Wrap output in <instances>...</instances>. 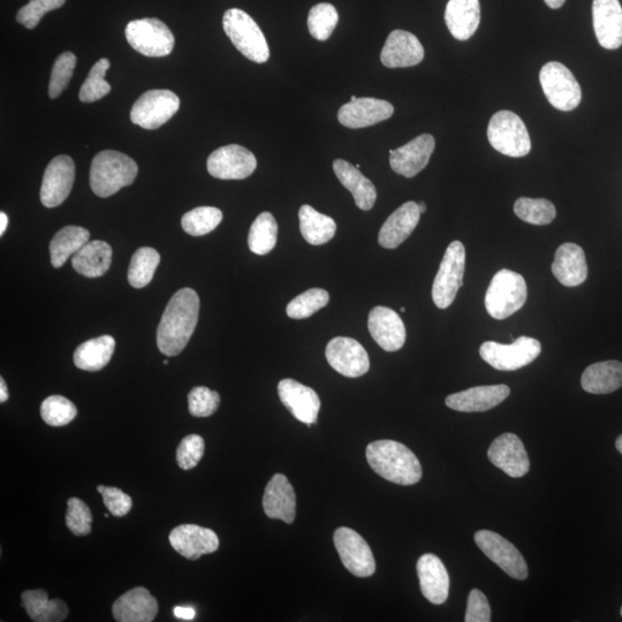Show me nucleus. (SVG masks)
<instances>
[{
	"label": "nucleus",
	"instance_id": "f257e3e1",
	"mask_svg": "<svg viewBox=\"0 0 622 622\" xmlns=\"http://www.w3.org/2000/svg\"><path fill=\"white\" fill-rule=\"evenodd\" d=\"M200 298L192 288L173 295L157 330V346L162 354L179 355L185 350L199 322Z\"/></svg>",
	"mask_w": 622,
	"mask_h": 622
},
{
	"label": "nucleus",
	"instance_id": "f03ea898",
	"mask_svg": "<svg viewBox=\"0 0 622 622\" xmlns=\"http://www.w3.org/2000/svg\"><path fill=\"white\" fill-rule=\"evenodd\" d=\"M367 460L374 472L384 480L413 485L422 479V467L416 455L404 444L377 441L367 447Z\"/></svg>",
	"mask_w": 622,
	"mask_h": 622
},
{
	"label": "nucleus",
	"instance_id": "7ed1b4c3",
	"mask_svg": "<svg viewBox=\"0 0 622 622\" xmlns=\"http://www.w3.org/2000/svg\"><path fill=\"white\" fill-rule=\"evenodd\" d=\"M138 172V164L130 156L104 150L91 163L90 187L97 196L110 197L121 188L132 185Z\"/></svg>",
	"mask_w": 622,
	"mask_h": 622
},
{
	"label": "nucleus",
	"instance_id": "20e7f679",
	"mask_svg": "<svg viewBox=\"0 0 622 622\" xmlns=\"http://www.w3.org/2000/svg\"><path fill=\"white\" fill-rule=\"evenodd\" d=\"M527 301V284L518 272L503 269L493 276L487 294L485 308L495 320L503 321L517 313Z\"/></svg>",
	"mask_w": 622,
	"mask_h": 622
},
{
	"label": "nucleus",
	"instance_id": "39448f33",
	"mask_svg": "<svg viewBox=\"0 0 622 622\" xmlns=\"http://www.w3.org/2000/svg\"><path fill=\"white\" fill-rule=\"evenodd\" d=\"M223 27L227 36L242 55L257 64L267 63L270 49L259 25L245 11H226Z\"/></svg>",
	"mask_w": 622,
	"mask_h": 622
},
{
	"label": "nucleus",
	"instance_id": "423d86ee",
	"mask_svg": "<svg viewBox=\"0 0 622 622\" xmlns=\"http://www.w3.org/2000/svg\"><path fill=\"white\" fill-rule=\"evenodd\" d=\"M488 139L493 149L508 157H525L532 141L525 123L511 111H499L490 120Z\"/></svg>",
	"mask_w": 622,
	"mask_h": 622
},
{
	"label": "nucleus",
	"instance_id": "0eeeda50",
	"mask_svg": "<svg viewBox=\"0 0 622 622\" xmlns=\"http://www.w3.org/2000/svg\"><path fill=\"white\" fill-rule=\"evenodd\" d=\"M466 268V249L460 241L447 247L432 286V300L439 309L449 308L457 298Z\"/></svg>",
	"mask_w": 622,
	"mask_h": 622
},
{
	"label": "nucleus",
	"instance_id": "6e6552de",
	"mask_svg": "<svg viewBox=\"0 0 622 622\" xmlns=\"http://www.w3.org/2000/svg\"><path fill=\"white\" fill-rule=\"evenodd\" d=\"M542 352L540 341L530 337H520L511 345L487 341L480 348L481 358L492 368L500 371L519 370L534 362Z\"/></svg>",
	"mask_w": 622,
	"mask_h": 622
},
{
	"label": "nucleus",
	"instance_id": "1a4fd4ad",
	"mask_svg": "<svg viewBox=\"0 0 622 622\" xmlns=\"http://www.w3.org/2000/svg\"><path fill=\"white\" fill-rule=\"evenodd\" d=\"M541 86L549 103L560 111H572L581 103L582 91L578 80L568 68L558 62L543 66Z\"/></svg>",
	"mask_w": 622,
	"mask_h": 622
},
{
	"label": "nucleus",
	"instance_id": "9d476101",
	"mask_svg": "<svg viewBox=\"0 0 622 622\" xmlns=\"http://www.w3.org/2000/svg\"><path fill=\"white\" fill-rule=\"evenodd\" d=\"M125 34L131 47L146 57H166L174 48L171 30L164 22L155 18L131 21Z\"/></svg>",
	"mask_w": 622,
	"mask_h": 622
},
{
	"label": "nucleus",
	"instance_id": "9b49d317",
	"mask_svg": "<svg viewBox=\"0 0 622 622\" xmlns=\"http://www.w3.org/2000/svg\"><path fill=\"white\" fill-rule=\"evenodd\" d=\"M180 98L171 90L156 89L144 93L133 105L131 120L144 130H157L176 115Z\"/></svg>",
	"mask_w": 622,
	"mask_h": 622
},
{
	"label": "nucleus",
	"instance_id": "f8f14e48",
	"mask_svg": "<svg viewBox=\"0 0 622 622\" xmlns=\"http://www.w3.org/2000/svg\"><path fill=\"white\" fill-rule=\"evenodd\" d=\"M338 555L348 572L358 578H369L375 574L376 563L369 544L355 530L338 528L333 535Z\"/></svg>",
	"mask_w": 622,
	"mask_h": 622
},
{
	"label": "nucleus",
	"instance_id": "ddd939ff",
	"mask_svg": "<svg viewBox=\"0 0 622 622\" xmlns=\"http://www.w3.org/2000/svg\"><path fill=\"white\" fill-rule=\"evenodd\" d=\"M475 542L493 563L513 579L526 580L528 566L525 558L515 546L504 537L490 530H480L475 534Z\"/></svg>",
	"mask_w": 622,
	"mask_h": 622
},
{
	"label": "nucleus",
	"instance_id": "4468645a",
	"mask_svg": "<svg viewBox=\"0 0 622 622\" xmlns=\"http://www.w3.org/2000/svg\"><path fill=\"white\" fill-rule=\"evenodd\" d=\"M212 177L222 180H242L254 173L257 168L256 157L239 144H230L212 153L207 162Z\"/></svg>",
	"mask_w": 622,
	"mask_h": 622
},
{
	"label": "nucleus",
	"instance_id": "2eb2a0df",
	"mask_svg": "<svg viewBox=\"0 0 622 622\" xmlns=\"http://www.w3.org/2000/svg\"><path fill=\"white\" fill-rule=\"evenodd\" d=\"M326 360L340 375L358 378L370 368L369 355L359 341L352 338H333L326 346Z\"/></svg>",
	"mask_w": 622,
	"mask_h": 622
},
{
	"label": "nucleus",
	"instance_id": "dca6fc26",
	"mask_svg": "<svg viewBox=\"0 0 622 622\" xmlns=\"http://www.w3.org/2000/svg\"><path fill=\"white\" fill-rule=\"evenodd\" d=\"M75 179V164L70 156L53 158L45 169L41 187V202L44 207L56 208L71 194Z\"/></svg>",
	"mask_w": 622,
	"mask_h": 622
},
{
	"label": "nucleus",
	"instance_id": "f3484780",
	"mask_svg": "<svg viewBox=\"0 0 622 622\" xmlns=\"http://www.w3.org/2000/svg\"><path fill=\"white\" fill-rule=\"evenodd\" d=\"M278 394L280 401L295 419L307 424L308 427L317 422L321 400L315 390L287 378L278 384Z\"/></svg>",
	"mask_w": 622,
	"mask_h": 622
},
{
	"label": "nucleus",
	"instance_id": "a211bd4d",
	"mask_svg": "<svg viewBox=\"0 0 622 622\" xmlns=\"http://www.w3.org/2000/svg\"><path fill=\"white\" fill-rule=\"evenodd\" d=\"M436 141L430 134L417 136L396 150H390V165L394 172L405 178H413L427 168Z\"/></svg>",
	"mask_w": 622,
	"mask_h": 622
},
{
	"label": "nucleus",
	"instance_id": "6ab92c4d",
	"mask_svg": "<svg viewBox=\"0 0 622 622\" xmlns=\"http://www.w3.org/2000/svg\"><path fill=\"white\" fill-rule=\"evenodd\" d=\"M488 457L493 465L513 479H519L529 472L530 461L525 445L517 435L510 432L493 441Z\"/></svg>",
	"mask_w": 622,
	"mask_h": 622
},
{
	"label": "nucleus",
	"instance_id": "aec40b11",
	"mask_svg": "<svg viewBox=\"0 0 622 622\" xmlns=\"http://www.w3.org/2000/svg\"><path fill=\"white\" fill-rule=\"evenodd\" d=\"M393 105L384 100L377 98H356L341 106L338 112L339 123L352 130L370 127L384 120H388L393 116Z\"/></svg>",
	"mask_w": 622,
	"mask_h": 622
},
{
	"label": "nucleus",
	"instance_id": "412c9836",
	"mask_svg": "<svg viewBox=\"0 0 622 622\" xmlns=\"http://www.w3.org/2000/svg\"><path fill=\"white\" fill-rule=\"evenodd\" d=\"M368 329L371 337L386 352H397L406 343V328L401 317L388 307H375L370 311Z\"/></svg>",
	"mask_w": 622,
	"mask_h": 622
},
{
	"label": "nucleus",
	"instance_id": "4be33fe9",
	"mask_svg": "<svg viewBox=\"0 0 622 622\" xmlns=\"http://www.w3.org/2000/svg\"><path fill=\"white\" fill-rule=\"evenodd\" d=\"M172 548L189 560L210 555L219 548V538L214 530L197 525H181L169 536Z\"/></svg>",
	"mask_w": 622,
	"mask_h": 622
},
{
	"label": "nucleus",
	"instance_id": "5701e85b",
	"mask_svg": "<svg viewBox=\"0 0 622 622\" xmlns=\"http://www.w3.org/2000/svg\"><path fill=\"white\" fill-rule=\"evenodd\" d=\"M507 385L476 386V388L451 394L446 406L462 413L487 412L497 407L510 396Z\"/></svg>",
	"mask_w": 622,
	"mask_h": 622
},
{
	"label": "nucleus",
	"instance_id": "b1692460",
	"mask_svg": "<svg viewBox=\"0 0 622 622\" xmlns=\"http://www.w3.org/2000/svg\"><path fill=\"white\" fill-rule=\"evenodd\" d=\"M594 29L604 49L617 50L622 45V7L619 0H594Z\"/></svg>",
	"mask_w": 622,
	"mask_h": 622
},
{
	"label": "nucleus",
	"instance_id": "393cba45",
	"mask_svg": "<svg viewBox=\"0 0 622 622\" xmlns=\"http://www.w3.org/2000/svg\"><path fill=\"white\" fill-rule=\"evenodd\" d=\"M423 58V45L415 35L405 30H393L381 53V62L388 68L413 67L419 65Z\"/></svg>",
	"mask_w": 622,
	"mask_h": 622
},
{
	"label": "nucleus",
	"instance_id": "a878e982",
	"mask_svg": "<svg viewBox=\"0 0 622 622\" xmlns=\"http://www.w3.org/2000/svg\"><path fill=\"white\" fill-rule=\"evenodd\" d=\"M263 508L270 519L293 523L297 515V496L290 481L283 474L272 477L265 488Z\"/></svg>",
	"mask_w": 622,
	"mask_h": 622
},
{
	"label": "nucleus",
	"instance_id": "bb28decb",
	"mask_svg": "<svg viewBox=\"0 0 622 622\" xmlns=\"http://www.w3.org/2000/svg\"><path fill=\"white\" fill-rule=\"evenodd\" d=\"M416 570L423 596L432 604H444L450 594V576L443 561L427 553L417 561Z\"/></svg>",
	"mask_w": 622,
	"mask_h": 622
},
{
	"label": "nucleus",
	"instance_id": "cd10ccee",
	"mask_svg": "<svg viewBox=\"0 0 622 622\" xmlns=\"http://www.w3.org/2000/svg\"><path fill=\"white\" fill-rule=\"evenodd\" d=\"M419 203L414 201L402 204L386 219L378 234V244L386 249H396L405 242L420 222Z\"/></svg>",
	"mask_w": 622,
	"mask_h": 622
},
{
	"label": "nucleus",
	"instance_id": "c85d7f7f",
	"mask_svg": "<svg viewBox=\"0 0 622 622\" xmlns=\"http://www.w3.org/2000/svg\"><path fill=\"white\" fill-rule=\"evenodd\" d=\"M157 612V599L143 587L127 591L112 606L113 617L119 622H151Z\"/></svg>",
	"mask_w": 622,
	"mask_h": 622
},
{
	"label": "nucleus",
	"instance_id": "c756f323",
	"mask_svg": "<svg viewBox=\"0 0 622 622\" xmlns=\"http://www.w3.org/2000/svg\"><path fill=\"white\" fill-rule=\"evenodd\" d=\"M552 272L558 282L566 287H575L586 282L588 264L584 250L571 242L561 245L552 263Z\"/></svg>",
	"mask_w": 622,
	"mask_h": 622
},
{
	"label": "nucleus",
	"instance_id": "7c9ffc66",
	"mask_svg": "<svg viewBox=\"0 0 622 622\" xmlns=\"http://www.w3.org/2000/svg\"><path fill=\"white\" fill-rule=\"evenodd\" d=\"M480 21V0H449L447 3L445 22L455 40H469L479 29Z\"/></svg>",
	"mask_w": 622,
	"mask_h": 622
},
{
	"label": "nucleus",
	"instance_id": "2f4dec72",
	"mask_svg": "<svg viewBox=\"0 0 622 622\" xmlns=\"http://www.w3.org/2000/svg\"><path fill=\"white\" fill-rule=\"evenodd\" d=\"M333 171L341 185L352 193L356 206L363 211L373 209L377 200V191L373 182L364 177L356 166L344 159H336L333 162Z\"/></svg>",
	"mask_w": 622,
	"mask_h": 622
},
{
	"label": "nucleus",
	"instance_id": "473e14b6",
	"mask_svg": "<svg viewBox=\"0 0 622 622\" xmlns=\"http://www.w3.org/2000/svg\"><path fill=\"white\" fill-rule=\"evenodd\" d=\"M112 262V247L104 241L94 240L83 246L72 257V265L79 275L97 278L109 271Z\"/></svg>",
	"mask_w": 622,
	"mask_h": 622
},
{
	"label": "nucleus",
	"instance_id": "72a5a7b5",
	"mask_svg": "<svg viewBox=\"0 0 622 622\" xmlns=\"http://www.w3.org/2000/svg\"><path fill=\"white\" fill-rule=\"evenodd\" d=\"M584 391L609 394L622 388V362L604 361L591 364L581 378Z\"/></svg>",
	"mask_w": 622,
	"mask_h": 622
},
{
	"label": "nucleus",
	"instance_id": "f704fd0d",
	"mask_svg": "<svg viewBox=\"0 0 622 622\" xmlns=\"http://www.w3.org/2000/svg\"><path fill=\"white\" fill-rule=\"evenodd\" d=\"M22 606L30 619L36 622H60L68 616V608L62 599H50L47 591L27 590L21 595Z\"/></svg>",
	"mask_w": 622,
	"mask_h": 622
},
{
	"label": "nucleus",
	"instance_id": "c9c22d12",
	"mask_svg": "<svg viewBox=\"0 0 622 622\" xmlns=\"http://www.w3.org/2000/svg\"><path fill=\"white\" fill-rule=\"evenodd\" d=\"M302 237L313 246L328 244L335 237L337 224L329 216L321 214L313 207L302 206L299 210Z\"/></svg>",
	"mask_w": 622,
	"mask_h": 622
},
{
	"label": "nucleus",
	"instance_id": "e433bc0d",
	"mask_svg": "<svg viewBox=\"0 0 622 622\" xmlns=\"http://www.w3.org/2000/svg\"><path fill=\"white\" fill-rule=\"evenodd\" d=\"M116 350V340L102 336L81 344L74 353V363L81 370L98 371L108 366Z\"/></svg>",
	"mask_w": 622,
	"mask_h": 622
},
{
	"label": "nucleus",
	"instance_id": "4c0bfd02",
	"mask_svg": "<svg viewBox=\"0 0 622 622\" xmlns=\"http://www.w3.org/2000/svg\"><path fill=\"white\" fill-rule=\"evenodd\" d=\"M90 233L80 226H66L57 232L51 240V264L55 268H62L71 256L88 244Z\"/></svg>",
	"mask_w": 622,
	"mask_h": 622
},
{
	"label": "nucleus",
	"instance_id": "58836bf2",
	"mask_svg": "<svg viewBox=\"0 0 622 622\" xmlns=\"http://www.w3.org/2000/svg\"><path fill=\"white\" fill-rule=\"evenodd\" d=\"M278 224L270 212H262L255 219L248 234L249 249L256 255H267L277 245Z\"/></svg>",
	"mask_w": 622,
	"mask_h": 622
},
{
	"label": "nucleus",
	"instance_id": "ea45409f",
	"mask_svg": "<svg viewBox=\"0 0 622 622\" xmlns=\"http://www.w3.org/2000/svg\"><path fill=\"white\" fill-rule=\"evenodd\" d=\"M161 256L154 248L142 247L134 253L128 269V283L134 288H143L153 280Z\"/></svg>",
	"mask_w": 622,
	"mask_h": 622
},
{
	"label": "nucleus",
	"instance_id": "a19ab883",
	"mask_svg": "<svg viewBox=\"0 0 622 622\" xmlns=\"http://www.w3.org/2000/svg\"><path fill=\"white\" fill-rule=\"evenodd\" d=\"M223 221V212L214 207L195 208L181 219L182 229L192 237H203L215 231Z\"/></svg>",
	"mask_w": 622,
	"mask_h": 622
},
{
	"label": "nucleus",
	"instance_id": "79ce46f5",
	"mask_svg": "<svg viewBox=\"0 0 622 622\" xmlns=\"http://www.w3.org/2000/svg\"><path fill=\"white\" fill-rule=\"evenodd\" d=\"M514 212L521 221L533 225H548L556 218V207L545 199L521 197L514 204Z\"/></svg>",
	"mask_w": 622,
	"mask_h": 622
},
{
	"label": "nucleus",
	"instance_id": "37998d69",
	"mask_svg": "<svg viewBox=\"0 0 622 622\" xmlns=\"http://www.w3.org/2000/svg\"><path fill=\"white\" fill-rule=\"evenodd\" d=\"M339 22L336 7L328 4H317L308 15V29L315 40L324 42L330 39Z\"/></svg>",
	"mask_w": 622,
	"mask_h": 622
},
{
	"label": "nucleus",
	"instance_id": "c03bdc74",
	"mask_svg": "<svg viewBox=\"0 0 622 622\" xmlns=\"http://www.w3.org/2000/svg\"><path fill=\"white\" fill-rule=\"evenodd\" d=\"M329 301L328 292L322 288H310L288 303L286 313L292 320H305V318L313 316L317 311L328 306Z\"/></svg>",
	"mask_w": 622,
	"mask_h": 622
},
{
	"label": "nucleus",
	"instance_id": "a18cd8bd",
	"mask_svg": "<svg viewBox=\"0 0 622 622\" xmlns=\"http://www.w3.org/2000/svg\"><path fill=\"white\" fill-rule=\"evenodd\" d=\"M110 68L108 59H101L91 68L88 78L80 90V101L83 103H94L102 100L111 91V86L105 81V74Z\"/></svg>",
	"mask_w": 622,
	"mask_h": 622
},
{
	"label": "nucleus",
	"instance_id": "49530a36",
	"mask_svg": "<svg viewBox=\"0 0 622 622\" xmlns=\"http://www.w3.org/2000/svg\"><path fill=\"white\" fill-rule=\"evenodd\" d=\"M41 415L49 426L64 427L77 417L78 409L63 396H51L42 402Z\"/></svg>",
	"mask_w": 622,
	"mask_h": 622
},
{
	"label": "nucleus",
	"instance_id": "de8ad7c7",
	"mask_svg": "<svg viewBox=\"0 0 622 622\" xmlns=\"http://www.w3.org/2000/svg\"><path fill=\"white\" fill-rule=\"evenodd\" d=\"M75 66H77V56L71 51H66L57 58L51 72L50 98H57L63 94L73 77Z\"/></svg>",
	"mask_w": 622,
	"mask_h": 622
},
{
	"label": "nucleus",
	"instance_id": "09e8293b",
	"mask_svg": "<svg viewBox=\"0 0 622 622\" xmlns=\"http://www.w3.org/2000/svg\"><path fill=\"white\" fill-rule=\"evenodd\" d=\"M66 526L75 536H87L91 532L93 515L90 508L79 498L67 502Z\"/></svg>",
	"mask_w": 622,
	"mask_h": 622
},
{
	"label": "nucleus",
	"instance_id": "8fccbe9b",
	"mask_svg": "<svg viewBox=\"0 0 622 622\" xmlns=\"http://www.w3.org/2000/svg\"><path fill=\"white\" fill-rule=\"evenodd\" d=\"M221 404L218 392L212 391L206 386H197L188 394V409L195 417H208L214 415Z\"/></svg>",
	"mask_w": 622,
	"mask_h": 622
},
{
	"label": "nucleus",
	"instance_id": "3c124183",
	"mask_svg": "<svg viewBox=\"0 0 622 622\" xmlns=\"http://www.w3.org/2000/svg\"><path fill=\"white\" fill-rule=\"evenodd\" d=\"M66 0H30L17 14V21L28 29L40 24L45 14L60 9Z\"/></svg>",
	"mask_w": 622,
	"mask_h": 622
},
{
	"label": "nucleus",
	"instance_id": "603ef678",
	"mask_svg": "<svg viewBox=\"0 0 622 622\" xmlns=\"http://www.w3.org/2000/svg\"><path fill=\"white\" fill-rule=\"evenodd\" d=\"M204 439L199 435H189L182 439L178 451L177 462L181 469L189 470L199 465L204 454Z\"/></svg>",
	"mask_w": 622,
	"mask_h": 622
},
{
	"label": "nucleus",
	"instance_id": "864d4df0",
	"mask_svg": "<svg viewBox=\"0 0 622 622\" xmlns=\"http://www.w3.org/2000/svg\"><path fill=\"white\" fill-rule=\"evenodd\" d=\"M97 491L101 493L104 505L115 517H125L132 510L133 500L124 491L118 488L104 487V485H98Z\"/></svg>",
	"mask_w": 622,
	"mask_h": 622
},
{
	"label": "nucleus",
	"instance_id": "5fc2aeb1",
	"mask_svg": "<svg viewBox=\"0 0 622 622\" xmlns=\"http://www.w3.org/2000/svg\"><path fill=\"white\" fill-rule=\"evenodd\" d=\"M466 622H490L491 609L488 598L482 591L474 589L470 591L467 604Z\"/></svg>",
	"mask_w": 622,
	"mask_h": 622
},
{
	"label": "nucleus",
	"instance_id": "6e6d98bb",
	"mask_svg": "<svg viewBox=\"0 0 622 622\" xmlns=\"http://www.w3.org/2000/svg\"><path fill=\"white\" fill-rule=\"evenodd\" d=\"M173 613L174 616L182 620H193L196 616V611L191 606H177Z\"/></svg>",
	"mask_w": 622,
	"mask_h": 622
},
{
	"label": "nucleus",
	"instance_id": "4d7b16f0",
	"mask_svg": "<svg viewBox=\"0 0 622 622\" xmlns=\"http://www.w3.org/2000/svg\"><path fill=\"white\" fill-rule=\"evenodd\" d=\"M7 400H9V391H7V386L4 378H0V402L4 404V402H6Z\"/></svg>",
	"mask_w": 622,
	"mask_h": 622
},
{
	"label": "nucleus",
	"instance_id": "13d9d810",
	"mask_svg": "<svg viewBox=\"0 0 622 622\" xmlns=\"http://www.w3.org/2000/svg\"><path fill=\"white\" fill-rule=\"evenodd\" d=\"M7 225H9V217H7L5 212H0V235L5 233Z\"/></svg>",
	"mask_w": 622,
	"mask_h": 622
},
{
	"label": "nucleus",
	"instance_id": "bf43d9fd",
	"mask_svg": "<svg viewBox=\"0 0 622 622\" xmlns=\"http://www.w3.org/2000/svg\"><path fill=\"white\" fill-rule=\"evenodd\" d=\"M545 4L551 7V9H559L563 6L566 0H544Z\"/></svg>",
	"mask_w": 622,
	"mask_h": 622
},
{
	"label": "nucleus",
	"instance_id": "052dcab7",
	"mask_svg": "<svg viewBox=\"0 0 622 622\" xmlns=\"http://www.w3.org/2000/svg\"><path fill=\"white\" fill-rule=\"evenodd\" d=\"M617 450L622 454V435L617 439Z\"/></svg>",
	"mask_w": 622,
	"mask_h": 622
},
{
	"label": "nucleus",
	"instance_id": "680f3d73",
	"mask_svg": "<svg viewBox=\"0 0 622 622\" xmlns=\"http://www.w3.org/2000/svg\"><path fill=\"white\" fill-rule=\"evenodd\" d=\"M419 208H420L421 214H424V212L427 211V204L424 202H421L419 203Z\"/></svg>",
	"mask_w": 622,
	"mask_h": 622
},
{
	"label": "nucleus",
	"instance_id": "e2e57ef3",
	"mask_svg": "<svg viewBox=\"0 0 622 622\" xmlns=\"http://www.w3.org/2000/svg\"><path fill=\"white\" fill-rule=\"evenodd\" d=\"M400 311H402V313H405L406 308L405 307H401Z\"/></svg>",
	"mask_w": 622,
	"mask_h": 622
},
{
	"label": "nucleus",
	"instance_id": "0e129e2a",
	"mask_svg": "<svg viewBox=\"0 0 622 622\" xmlns=\"http://www.w3.org/2000/svg\"><path fill=\"white\" fill-rule=\"evenodd\" d=\"M356 98H358V97H356V96H352L351 101H352V102H353V101H355V100H356Z\"/></svg>",
	"mask_w": 622,
	"mask_h": 622
},
{
	"label": "nucleus",
	"instance_id": "69168bd1",
	"mask_svg": "<svg viewBox=\"0 0 622 622\" xmlns=\"http://www.w3.org/2000/svg\"><path fill=\"white\" fill-rule=\"evenodd\" d=\"M621 617H622V608H621Z\"/></svg>",
	"mask_w": 622,
	"mask_h": 622
}]
</instances>
